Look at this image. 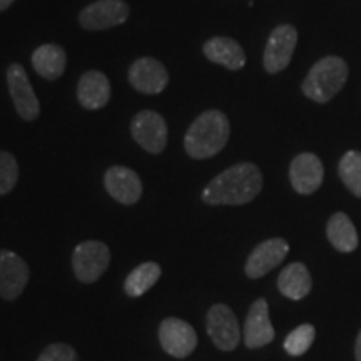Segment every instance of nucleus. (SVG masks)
Instances as JSON below:
<instances>
[{
    "mask_svg": "<svg viewBox=\"0 0 361 361\" xmlns=\"http://www.w3.org/2000/svg\"><path fill=\"white\" fill-rule=\"evenodd\" d=\"M263 189V174L251 162H239L216 176L201 197L209 206H241L255 200Z\"/></svg>",
    "mask_w": 361,
    "mask_h": 361,
    "instance_id": "obj_1",
    "label": "nucleus"
},
{
    "mask_svg": "<svg viewBox=\"0 0 361 361\" xmlns=\"http://www.w3.org/2000/svg\"><path fill=\"white\" fill-rule=\"evenodd\" d=\"M229 121L221 111L202 112L189 126L184 149L192 159H209L223 151L229 139Z\"/></svg>",
    "mask_w": 361,
    "mask_h": 361,
    "instance_id": "obj_2",
    "label": "nucleus"
},
{
    "mask_svg": "<svg viewBox=\"0 0 361 361\" xmlns=\"http://www.w3.org/2000/svg\"><path fill=\"white\" fill-rule=\"evenodd\" d=\"M348 79V66L341 57L328 56L311 67L303 80V94L311 101L326 104L336 96Z\"/></svg>",
    "mask_w": 361,
    "mask_h": 361,
    "instance_id": "obj_3",
    "label": "nucleus"
},
{
    "mask_svg": "<svg viewBox=\"0 0 361 361\" xmlns=\"http://www.w3.org/2000/svg\"><path fill=\"white\" fill-rule=\"evenodd\" d=\"M111 263V251L101 241H84L74 250L72 268L82 283H96Z\"/></svg>",
    "mask_w": 361,
    "mask_h": 361,
    "instance_id": "obj_4",
    "label": "nucleus"
},
{
    "mask_svg": "<svg viewBox=\"0 0 361 361\" xmlns=\"http://www.w3.org/2000/svg\"><path fill=\"white\" fill-rule=\"evenodd\" d=\"M134 141L151 154H159L168 144V124L156 111H141L130 123Z\"/></svg>",
    "mask_w": 361,
    "mask_h": 361,
    "instance_id": "obj_5",
    "label": "nucleus"
},
{
    "mask_svg": "<svg viewBox=\"0 0 361 361\" xmlns=\"http://www.w3.org/2000/svg\"><path fill=\"white\" fill-rule=\"evenodd\" d=\"M207 335L221 351H233L241 340L239 323L233 310L226 305H214L207 311Z\"/></svg>",
    "mask_w": 361,
    "mask_h": 361,
    "instance_id": "obj_6",
    "label": "nucleus"
},
{
    "mask_svg": "<svg viewBox=\"0 0 361 361\" xmlns=\"http://www.w3.org/2000/svg\"><path fill=\"white\" fill-rule=\"evenodd\" d=\"M298 42V32L293 25L283 24L273 30L266 44L263 64L266 72L278 74L290 66Z\"/></svg>",
    "mask_w": 361,
    "mask_h": 361,
    "instance_id": "obj_7",
    "label": "nucleus"
},
{
    "mask_svg": "<svg viewBox=\"0 0 361 361\" xmlns=\"http://www.w3.org/2000/svg\"><path fill=\"white\" fill-rule=\"evenodd\" d=\"M129 17V6L124 0H97L84 7L79 22L87 30H106L124 24Z\"/></svg>",
    "mask_w": 361,
    "mask_h": 361,
    "instance_id": "obj_8",
    "label": "nucleus"
},
{
    "mask_svg": "<svg viewBox=\"0 0 361 361\" xmlns=\"http://www.w3.org/2000/svg\"><path fill=\"white\" fill-rule=\"evenodd\" d=\"M8 92L22 119L34 121L40 114L39 99L35 96L32 84H30L27 72L20 64H11L7 69Z\"/></svg>",
    "mask_w": 361,
    "mask_h": 361,
    "instance_id": "obj_9",
    "label": "nucleus"
},
{
    "mask_svg": "<svg viewBox=\"0 0 361 361\" xmlns=\"http://www.w3.org/2000/svg\"><path fill=\"white\" fill-rule=\"evenodd\" d=\"M159 341L166 353L186 358L196 350L197 335L191 324L179 318H166L159 326Z\"/></svg>",
    "mask_w": 361,
    "mask_h": 361,
    "instance_id": "obj_10",
    "label": "nucleus"
},
{
    "mask_svg": "<svg viewBox=\"0 0 361 361\" xmlns=\"http://www.w3.org/2000/svg\"><path fill=\"white\" fill-rule=\"evenodd\" d=\"M128 79L133 89L142 94H161L169 84L166 67L152 57H141L134 61L129 67Z\"/></svg>",
    "mask_w": 361,
    "mask_h": 361,
    "instance_id": "obj_11",
    "label": "nucleus"
},
{
    "mask_svg": "<svg viewBox=\"0 0 361 361\" xmlns=\"http://www.w3.org/2000/svg\"><path fill=\"white\" fill-rule=\"evenodd\" d=\"M290 252V245L283 238H273L263 241L252 250L246 261V274L251 279H259L273 271L284 261Z\"/></svg>",
    "mask_w": 361,
    "mask_h": 361,
    "instance_id": "obj_12",
    "label": "nucleus"
},
{
    "mask_svg": "<svg viewBox=\"0 0 361 361\" xmlns=\"http://www.w3.org/2000/svg\"><path fill=\"white\" fill-rule=\"evenodd\" d=\"M29 266L19 255L0 251V298L17 300L29 281Z\"/></svg>",
    "mask_w": 361,
    "mask_h": 361,
    "instance_id": "obj_13",
    "label": "nucleus"
},
{
    "mask_svg": "<svg viewBox=\"0 0 361 361\" xmlns=\"http://www.w3.org/2000/svg\"><path fill=\"white\" fill-rule=\"evenodd\" d=\"M104 184H106L107 192L111 194L112 200L121 204H135L142 196L141 178L135 171L124 168V166H114V168L107 169L104 176Z\"/></svg>",
    "mask_w": 361,
    "mask_h": 361,
    "instance_id": "obj_14",
    "label": "nucleus"
},
{
    "mask_svg": "<svg viewBox=\"0 0 361 361\" xmlns=\"http://www.w3.org/2000/svg\"><path fill=\"white\" fill-rule=\"evenodd\" d=\"M323 178V162L316 154L303 152L291 161L290 180L296 192L305 194V196L316 192L322 186Z\"/></svg>",
    "mask_w": 361,
    "mask_h": 361,
    "instance_id": "obj_15",
    "label": "nucleus"
},
{
    "mask_svg": "<svg viewBox=\"0 0 361 361\" xmlns=\"http://www.w3.org/2000/svg\"><path fill=\"white\" fill-rule=\"evenodd\" d=\"M243 338H245V345L251 350L263 348L274 340V328L269 322L268 301L264 298H259L251 305Z\"/></svg>",
    "mask_w": 361,
    "mask_h": 361,
    "instance_id": "obj_16",
    "label": "nucleus"
},
{
    "mask_svg": "<svg viewBox=\"0 0 361 361\" xmlns=\"http://www.w3.org/2000/svg\"><path fill=\"white\" fill-rule=\"evenodd\" d=\"M78 99L84 109L97 111L111 99V82L102 72L89 71L82 74L78 85Z\"/></svg>",
    "mask_w": 361,
    "mask_h": 361,
    "instance_id": "obj_17",
    "label": "nucleus"
},
{
    "mask_svg": "<svg viewBox=\"0 0 361 361\" xmlns=\"http://www.w3.org/2000/svg\"><path fill=\"white\" fill-rule=\"evenodd\" d=\"M204 56L214 64L229 71H239L246 66V54L236 40L231 37H213L202 47Z\"/></svg>",
    "mask_w": 361,
    "mask_h": 361,
    "instance_id": "obj_18",
    "label": "nucleus"
},
{
    "mask_svg": "<svg viewBox=\"0 0 361 361\" xmlns=\"http://www.w3.org/2000/svg\"><path fill=\"white\" fill-rule=\"evenodd\" d=\"M66 51L57 44H44L32 54V66L40 78L56 80L66 71Z\"/></svg>",
    "mask_w": 361,
    "mask_h": 361,
    "instance_id": "obj_19",
    "label": "nucleus"
},
{
    "mask_svg": "<svg viewBox=\"0 0 361 361\" xmlns=\"http://www.w3.org/2000/svg\"><path fill=\"white\" fill-rule=\"evenodd\" d=\"M311 286V274L303 263H291L279 273L278 288L290 300H303L310 295Z\"/></svg>",
    "mask_w": 361,
    "mask_h": 361,
    "instance_id": "obj_20",
    "label": "nucleus"
},
{
    "mask_svg": "<svg viewBox=\"0 0 361 361\" xmlns=\"http://www.w3.org/2000/svg\"><path fill=\"white\" fill-rule=\"evenodd\" d=\"M326 234L333 247L340 252H353L358 247V233L345 213H336L329 218Z\"/></svg>",
    "mask_w": 361,
    "mask_h": 361,
    "instance_id": "obj_21",
    "label": "nucleus"
},
{
    "mask_svg": "<svg viewBox=\"0 0 361 361\" xmlns=\"http://www.w3.org/2000/svg\"><path fill=\"white\" fill-rule=\"evenodd\" d=\"M161 278V266L157 263H142L129 273L126 278L124 290L129 296H142L144 293L154 286L157 279Z\"/></svg>",
    "mask_w": 361,
    "mask_h": 361,
    "instance_id": "obj_22",
    "label": "nucleus"
},
{
    "mask_svg": "<svg viewBox=\"0 0 361 361\" xmlns=\"http://www.w3.org/2000/svg\"><path fill=\"white\" fill-rule=\"evenodd\" d=\"M338 174L346 188L355 194L356 197H361V152L348 151L341 157L338 164Z\"/></svg>",
    "mask_w": 361,
    "mask_h": 361,
    "instance_id": "obj_23",
    "label": "nucleus"
},
{
    "mask_svg": "<svg viewBox=\"0 0 361 361\" xmlns=\"http://www.w3.org/2000/svg\"><path fill=\"white\" fill-rule=\"evenodd\" d=\"M316 336V329L313 324H301L293 329L284 340V350L291 356H301L311 348Z\"/></svg>",
    "mask_w": 361,
    "mask_h": 361,
    "instance_id": "obj_24",
    "label": "nucleus"
},
{
    "mask_svg": "<svg viewBox=\"0 0 361 361\" xmlns=\"http://www.w3.org/2000/svg\"><path fill=\"white\" fill-rule=\"evenodd\" d=\"M19 179V166L11 152L0 151V194L11 192Z\"/></svg>",
    "mask_w": 361,
    "mask_h": 361,
    "instance_id": "obj_25",
    "label": "nucleus"
},
{
    "mask_svg": "<svg viewBox=\"0 0 361 361\" xmlns=\"http://www.w3.org/2000/svg\"><path fill=\"white\" fill-rule=\"evenodd\" d=\"M37 361H79L78 353L66 343H54L45 348Z\"/></svg>",
    "mask_w": 361,
    "mask_h": 361,
    "instance_id": "obj_26",
    "label": "nucleus"
},
{
    "mask_svg": "<svg viewBox=\"0 0 361 361\" xmlns=\"http://www.w3.org/2000/svg\"><path fill=\"white\" fill-rule=\"evenodd\" d=\"M355 356H356V361H361V329H360L358 336H356V343H355Z\"/></svg>",
    "mask_w": 361,
    "mask_h": 361,
    "instance_id": "obj_27",
    "label": "nucleus"
},
{
    "mask_svg": "<svg viewBox=\"0 0 361 361\" xmlns=\"http://www.w3.org/2000/svg\"><path fill=\"white\" fill-rule=\"evenodd\" d=\"M13 2H16V0H0V12L6 11V8L11 7Z\"/></svg>",
    "mask_w": 361,
    "mask_h": 361,
    "instance_id": "obj_28",
    "label": "nucleus"
}]
</instances>
